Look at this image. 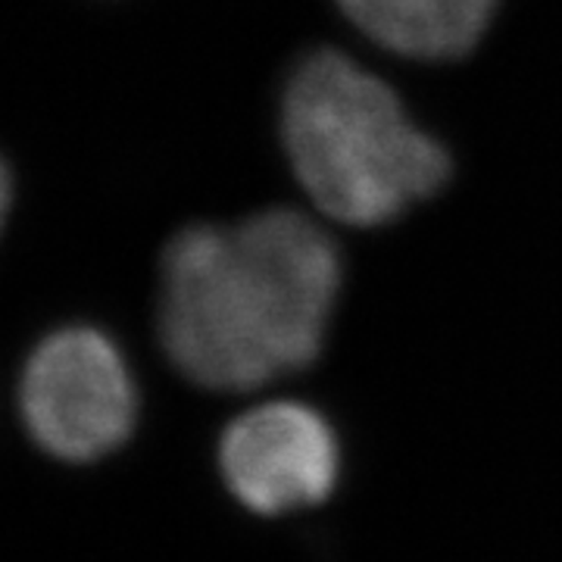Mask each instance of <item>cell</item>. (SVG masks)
<instances>
[{
  "mask_svg": "<svg viewBox=\"0 0 562 562\" xmlns=\"http://www.w3.org/2000/svg\"><path fill=\"white\" fill-rule=\"evenodd\" d=\"M338 288V247L301 213L191 225L162 254V350L194 384L260 387L319 357Z\"/></svg>",
  "mask_w": 562,
  "mask_h": 562,
  "instance_id": "obj_1",
  "label": "cell"
},
{
  "mask_svg": "<svg viewBox=\"0 0 562 562\" xmlns=\"http://www.w3.org/2000/svg\"><path fill=\"white\" fill-rule=\"evenodd\" d=\"M372 41L419 60L460 57L482 38L497 0H341Z\"/></svg>",
  "mask_w": 562,
  "mask_h": 562,
  "instance_id": "obj_5",
  "label": "cell"
},
{
  "mask_svg": "<svg viewBox=\"0 0 562 562\" xmlns=\"http://www.w3.org/2000/svg\"><path fill=\"white\" fill-rule=\"evenodd\" d=\"M10 206H13V172H10V166L0 157V232L7 225Z\"/></svg>",
  "mask_w": 562,
  "mask_h": 562,
  "instance_id": "obj_6",
  "label": "cell"
},
{
  "mask_svg": "<svg viewBox=\"0 0 562 562\" xmlns=\"http://www.w3.org/2000/svg\"><path fill=\"white\" fill-rule=\"evenodd\" d=\"M281 128L306 194L350 225L397 220L450 176L443 147L413 125L401 98L335 50L291 76Z\"/></svg>",
  "mask_w": 562,
  "mask_h": 562,
  "instance_id": "obj_2",
  "label": "cell"
},
{
  "mask_svg": "<svg viewBox=\"0 0 562 562\" xmlns=\"http://www.w3.org/2000/svg\"><path fill=\"white\" fill-rule=\"evenodd\" d=\"M22 428L63 462L116 453L138 425V387L120 347L91 325H66L35 344L22 366Z\"/></svg>",
  "mask_w": 562,
  "mask_h": 562,
  "instance_id": "obj_3",
  "label": "cell"
},
{
  "mask_svg": "<svg viewBox=\"0 0 562 562\" xmlns=\"http://www.w3.org/2000/svg\"><path fill=\"white\" fill-rule=\"evenodd\" d=\"M220 469L232 497L257 516L328 501L341 475L335 428L306 403H266L225 428Z\"/></svg>",
  "mask_w": 562,
  "mask_h": 562,
  "instance_id": "obj_4",
  "label": "cell"
}]
</instances>
